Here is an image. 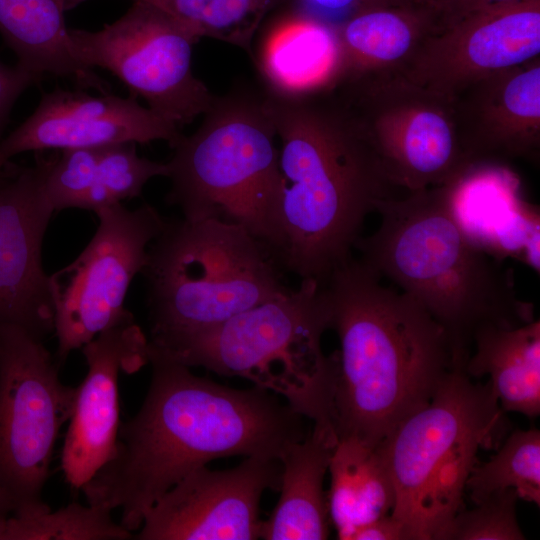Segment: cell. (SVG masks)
Segmentation results:
<instances>
[{
  "mask_svg": "<svg viewBox=\"0 0 540 540\" xmlns=\"http://www.w3.org/2000/svg\"><path fill=\"white\" fill-rule=\"evenodd\" d=\"M148 363L152 377L140 409L120 423L113 456L81 488L88 504L120 509V524L131 532L166 491L211 460L280 461L306 436L304 417L274 393L220 385L150 350Z\"/></svg>",
  "mask_w": 540,
  "mask_h": 540,
  "instance_id": "6da1fadb",
  "label": "cell"
},
{
  "mask_svg": "<svg viewBox=\"0 0 540 540\" xmlns=\"http://www.w3.org/2000/svg\"><path fill=\"white\" fill-rule=\"evenodd\" d=\"M322 286L340 344L330 354L335 433L378 445L468 357L420 305L384 286L359 258L340 264Z\"/></svg>",
  "mask_w": 540,
  "mask_h": 540,
  "instance_id": "7a4b0ae2",
  "label": "cell"
},
{
  "mask_svg": "<svg viewBox=\"0 0 540 540\" xmlns=\"http://www.w3.org/2000/svg\"><path fill=\"white\" fill-rule=\"evenodd\" d=\"M261 93L280 140L277 259L284 271L322 285L353 256L366 217L393 186L335 88Z\"/></svg>",
  "mask_w": 540,
  "mask_h": 540,
  "instance_id": "3957f363",
  "label": "cell"
},
{
  "mask_svg": "<svg viewBox=\"0 0 540 540\" xmlns=\"http://www.w3.org/2000/svg\"><path fill=\"white\" fill-rule=\"evenodd\" d=\"M458 181L379 201L377 230L361 236L354 250L438 322L459 353L469 356L478 329L516 327L535 318L533 305L518 297L513 271L458 221Z\"/></svg>",
  "mask_w": 540,
  "mask_h": 540,
  "instance_id": "277c9868",
  "label": "cell"
},
{
  "mask_svg": "<svg viewBox=\"0 0 540 540\" xmlns=\"http://www.w3.org/2000/svg\"><path fill=\"white\" fill-rule=\"evenodd\" d=\"M274 253L240 225L165 219L148 247L149 346L169 348L290 291Z\"/></svg>",
  "mask_w": 540,
  "mask_h": 540,
  "instance_id": "5b68a950",
  "label": "cell"
},
{
  "mask_svg": "<svg viewBox=\"0 0 540 540\" xmlns=\"http://www.w3.org/2000/svg\"><path fill=\"white\" fill-rule=\"evenodd\" d=\"M329 329L322 285L303 279L298 288L242 311L169 348L148 350L187 367L240 377L280 395L313 426L333 431L332 363L321 347ZM336 434V433H335Z\"/></svg>",
  "mask_w": 540,
  "mask_h": 540,
  "instance_id": "8992f818",
  "label": "cell"
},
{
  "mask_svg": "<svg viewBox=\"0 0 540 540\" xmlns=\"http://www.w3.org/2000/svg\"><path fill=\"white\" fill-rule=\"evenodd\" d=\"M198 129L173 147L166 201L183 218H216L245 228L277 259L281 189L276 130L262 93L215 97Z\"/></svg>",
  "mask_w": 540,
  "mask_h": 540,
  "instance_id": "52a82bcc",
  "label": "cell"
},
{
  "mask_svg": "<svg viewBox=\"0 0 540 540\" xmlns=\"http://www.w3.org/2000/svg\"><path fill=\"white\" fill-rule=\"evenodd\" d=\"M502 412L490 384L472 382L460 365L380 443L396 493L391 514L407 540H440L461 510L478 450L499 432Z\"/></svg>",
  "mask_w": 540,
  "mask_h": 540,
  "instance_id": "ba28073f",
  "label": "cell"
},
{
  "mask_svg": "<svg viewBox=\"0 0 540 540\" xmlns=\"http://www.w3.org/2000/svg\"><path fill=\"white\" fill-rule=\"evenodd\" d=\"M334 88L393 187L417 192L454 183L474 170L460 143L452 99L401 73L347 80Z\"/></svg>",
  "mask_w": 540,
  "mask_h": 540,
  "instance_id": "9c48e42d",
  "label": "cell"
},
{
  "mask_svg": "<svg viewBox=\"0 0 540 540\" xmlns=\"http://www.w3.org/2000/svg\"><path fill=\"white\" fill-rule=\"evenodd\" d=\"M76 59L110 71L148 107L180 128L209 110L215 97L192 70L200 40L174 17L133 0L117 20L99 31L69 28Z\"/></svg>",
  "mask_w": 540,
  "mask_h": 540,
  "instance_id": "30bf717a",
  "label": "cell"
},
{
  "mask_svg": "<svg viewBox=\"0 0 540 540\" xmlns=\"http://www.w3.org/2000/svg\"><path fill=\"white\" fill-rule=\"evenodd\" d=\"M74 395L42 340L0 323V484L14 500V512L48 507L42 490Z\"/></svg>",
  "mask_w": 540,
  "mask_h": 540,
  "instance_id": "8fae6325",
  "label": "cell"
},
{
  "mask_svg": "<svg viewBox=\"0 0 540 540\" xmlns=\"http://www.w3.org/2000/svg\"><path fill=\"white\" fill-rule=\"evenodd\" d=\"M95 213L99 224L90 242L72 263L49 275L59 362L102 331L134 321L126 294L165 223L149 204L130 210L117 203Z\"/></svg>",
  "mask_w": 540,
  "mask_h": 540,
  "instance_id": "7c38bea8",
  "label": "cell"
},
{
  "mask_svg": "<svg viewBox=\"0 0 540 540\" xmlns=\"http://www.w3.org/2000/svg\"><path fill=\"white\" fill-rule=\"evenodd\" d=\"M281 463L246 457L222 471L199 467L146 512L137 540H252L260 538L263 493L279 489Z\"/></svg>",
  "mask_w": 540,
  "mask_h": 540,
  "instance_id": "4fadbf2b",
  "label": "cell"
},
{
  "mask_svg": "<svg viewBox=\"0 0 540 540\" xmlns=\"http://www.w3.org/2000/svg\"><path fill=\"white\" fill-rule=\"evenodd\" d=\"M540 57V0L473 12L428 38L400 72L452 99L495 71Z\"/></svg>",
  "mask_w": 540,
  "mask_h": 540,
  "instance_id": "5bb4252c",
  "label": "cell"
},
{
  "mask_svg": "<svg viewBox=\"0 0 540 540\" xmlns=\"http://www.w3.org/2000/svg\"><path fill=\"white\" fill-rule=\"evenodd\" d=\"M51 158L0 183V323L19 326L40 340L54 331L50 278L41 248L55 212L44 193Z\"/></svg>",
  "mask_w": 540,
  "mask_h": 540,
  "instance_id": "9a60e30c",
  "label": "cell"
},
{
  "mask_svg": "<svg viewBox=\"0 0 540 540\" xmlns=\"http://www.w3.org/2000/svg\"><path fill=\"white\" fill-rule=\"evenodd\" d=\"M87 374L75 387L61 468L81 490L114 454L119 418V377L148 364V337L135 321L113 326L84 344Z\"/></svg>",
  "mask_w": 540,
  "mask_h": 540,
  "instance_id": "2e32d148",
  "label": "cell"
},
{
  "mask_svg": "<svg viewBox=\"0 0 540 540\" xmlns=\"http://www.w3.org/2000/svg\"><path fill=\"white\" fill-rule=\"evenodd\" d=\"M180 127L130 95L91 96L56 87L42 94L35 111L0 141V165L23 152L64 150L134 142L166 141L170 147Z\"/></svg>",
  "mask_w": 540,
  "mask_h": 540,
  "instance_id": "e0dca14e",
  "label": "cell"
},
{
  "mask_svg": "<svg viewBox=\"0 0 540 540\" xmlns=\"http://www.w3.org/2000/svg\"><path fill=\"white\" fill-rule=\"evenodd\" d=\"M464 154L473 169L540 151V57L495 71L452 98Z\"/></svg>",
  "mask_w": 540,
  "mask_h": 540,
  "instance_id": "ac0fdd59",
  "label": "cell"
},
{
  "mask_svg": "<svg viewBox=\"0 0 540 540\" xmlns=\"http://www.w3.org/2000/svg\"><path fill=\"white\" fill-rule=\"evenodd\" d=\"M446 27L442 13L428 0H398L358 9L335 26L338 84L400 73L422 44Z\"/></svg>",
  "mask_w": 540,
  "mask_h": 540,
  "instance_id": "d6986e66",
  "label": "cell"
},
{
  "mask_svg": "<svg viewBox=\"0 0 540 540\" xmlns=\"http://www.w3.org/2000/svg\"><path fill=\"white\" fill-rule=\"evenodd\" d=\"M258 33L252 55L266 90L296 97L337 85L335 26L290 7Z\"/></svg>",
  "mask_w": 540,
  "mask_h": 540,
  "instance_id": "ffe728a7",
  "label": "cell"
},
{
  "mask_svg": "<svg viewBox=\"0 0 540 540\" xmlns=\"http://www.w3.org/2000/svg\"><path fill=\"white\" fill-rule=\"evenodd\" d=\"M337 436L314 427L282 454L280 497L260 538L266 540H323L330 534V515L324 478Z\"/></svg>",
  "mask_w": 540,
  "mask_h": 540,
  "instance_id": "44dd1931",
  "label": "cell"
},
{
  "mask_svg": "<svg viewBox=\"0 0 540 540\" xmlns=\"http://www.w3.org/2000/svg\"><path fill=\"white\" fill-rule=\"evenodd\" d=\"M69 0H0V34L17 65L43 79L72 80L80 89L109 93V84L74 56L65 24Z\"/></svg>",
  "mask_w": 540,
  "mask_h": 540,
  "instance_id": "7402d4cb",
  "label": "cell"
},
{
  "mask_svg": "<svg viewBox=\"0 0 540 540\" xmlns=\"http://www.w3.org/2000/svg\"><path fill=\"white\" fill-rule=\"evenodd\" d=\"M472 344L467 374L490 377L491 390L503 411L539 416L540 321L516 327L484 326L474 333Z\"/></svg>",
  "mask_w": 540,
  "mask_h": 540,
  "instance_id": "603a6c76",
  "label": "cell"
},
{
  "mask_svg": "<svg viewBox=\"0 0 540 540\" xmlns=\"http://www.w3.org/2000/svg\"><path fill=\"white\" fill-rule=\"evenodd\" d=\"M328 471L329 515L338 539L350 540L359 527L393 512L396 493L380 444L338 439Z\"/></svg>",
  "mask_w": 540,
  "mask_h": 540,
  "instance_id": "cb8c5ba5",
  "label": "cell"
},
{
  "mask_svg": "<svg viewBox=\"0 0 540 540\" xmlns=\"http://www.w3.org/2000/svg\"><path fill=\"white\" fill-rule=\"evenodd\" d=\"M87 0H69V8ZM153 4L199 39L208 37L239 47L250 55L254 39L271 12L289 0H143Z\"/></svg>",
  "mask_w": 540,
  "mask_h": 540,
  "instance_id": "d4e9b609",
  "label": "cell"
},
{
  "mask_svg": "<svg viewBox=\"0 0 540 540\" xmlns=\"http://www.w3.org/2000/svg\"><path fill=\"white\" fill-rule=\"evenodd\" d=\"M466 489L475 504L492 494L512 489L518 498L539 506V430L514 431L489 461L474 465Z\"/></svg>",
  "mask_w": 540,
  "mask_h": 540,
  "instance_id": "484cf974",
  "label": "cell"
},
{
  "mask_svg": "<svg viewBox=\"0 0 540 540\" xmlns=\"http://www.w3.org/2000/svg\"><path fill=\"white\" fill-rule=\"evenodd\" d=\"M133 536L112 519L111 510L74 502L55 511L46 507L14 512L4 540H128Z\"/></svg>",
  "mask_w": 540,
  "mask_h": 540,
  "instance_id": "4316f807",
  "label": "cell"
},
{
  "mask_svg": "<svg viewBox=\"0 0 540 540\" xmlns=\"http://www.w3.org/2000/svg\"><path fill=\"white\" fill-rule=\"evenodd\" d=\"M167 175V163L140 157L134 142L100 146L92 184L81 209L96 212L139 197L150 179Z\"/></svg>",
  "mask_w": 540,
  "mask_h": 540,
  "instance_id": "83f0119b",
  "label": "cell"
},
{
  "mask_svg": "<svg viewBox=\"0 0 540 540\" xmlns=\"http://www.w3.org/2000/svg\"><path fill=\"white\" fill-rule=\"evenodd\" d=\"M515 490L495 493L475 504L470 510H460L443 531L440 540H523L516 516Z\"/></svg>",
  "mask_w": 540,
  "mask_h": 540,
  "instance_id": "f1b7e54d",
  "label": "cell"
},
{
  "mask_svg": "<svg viewBox=\"0 0 540 540\" xmlns=\"http://www.w3.org/2000/svg\"><path fill=\"white\" fill-rule=\"evenodd\" d=\"M398 0H289L291 8L337 26L360 8Z\"/></svg>",
  "mask_w": 540,
  "mask_h": 540,
  "instance_id": "f546056e",
  "label": "cell"
},
{
  "mask_svg": "<svg viewBox=\"0 0 540 540\" xmlns=\"http://www.w3.org/2000/svg\"><path fill=\"white\" fill-rule=\"evenodd\" d=\"M42 78L19 65L9 66L0 61V141L10 112L18 97Z\"/></svg>",
  "mask_w": 540,
  "mask_h": 540,
  "instance_id": "4dcf8cb0",
  "label": "cell"
},
{
  "mask_svg": "<svg viewBox=\"0 0 540 540\" xmlns=\"http://www.w3.org/2000/svg\"><path fill=\"white\" fill-rule=\"evenodd\" d=\"M350 540H407V537L403 524L388 514L359 527Z\"/></svg>",
  "mask_w": 540,
  "mask_h": 540,
  "instance_id": "1f68e13d",
  "label": "cell"
},
{
  "mask_svg": "<svg viewBox=\"0 0 540 540\" xmlns=\"http://www.w3.org/2000/svg\"><path fill=\"white\" fill-rule=\"evenodd\" d=\"M442 13L447 27L461 18L483 9L511 3L517 0H429Z\"/></svg>",
  "mask_w": 540,
  "mask_h": 540,
  "instance_id": "d6a6232c",
  "label": "cell"
},
{
  "mask_svg": "<svg viewBox=\"0 0 540 540\" xmlns=\"http://www.w3.org/2000/svg\"><path fill=\"white\" fill-rule=\"evenodd\" d=\"M14 510L15 502L13 498L0 484V540H4L7 522Z\"/></svg>",
  "mask_w": 540,
  "mask_h": 540,
  "instance_id": "836d02e7",
  "label": "cell"
},
{
  "mask_svg": "<svg viewBox=\"0 0 540 540\" xmlns=\"http://www.w3.org/2000/svg\"><path fill=\"white\" fill-rule=\"evenodd\" d=\"M21 166L11 163L10 161L5 165H0V183L14 176Z\"/></svg>",
  "mask_w": 540,
  "mask_h": 540,
  "instance_id": "e575fe53",
  "label": "cell"
}]
</instances>
